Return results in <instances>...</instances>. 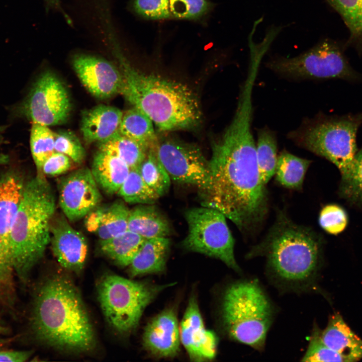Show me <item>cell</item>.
<instances>
[{"mask_svg": "<svg viewBox=\"0 0 362 362\" xmlns=\"http://www.w3.org/2000/svg\"><path fill=\"white\" fill-rule=\"evenodd\" d=\"M319 223L327 233L336 235L345 228L347 217L344 210L340 206L334 204L327 205L320 211Z\"/></svg>", "mask_w": 362, "mask_h": 362, "instance_id": "obj_38", "label": "cell"}, {"mask_svg": "<svg viewBox=\"0 0 362 362\" xmlns=\"http://www.w3.org/2000/svg\"><path fill=\"white\" fill-rule=\"evenodd\" d=\"M138 168L145 183L160 197L167 193L171 179L157 157L154 147L149 148Z\"/></svg>", "mask_w": 362, "mask_h": 362, "instance_id": "obj_32", "label": "cell"}, {"mask_svg": "<svg viewBox=\"0 0 362 362\" xmlns=\"http://www.w3.org/2000/svg\"><path fill=\"white\" fill-rule=\"evenodd\" d=\"M310 163V160L283 150L278 156L276 179L286 188L301 190Z\"/></svg>", "mask_w": 362, "mask_h": 362, "instance_id": "obj_27", "label": "cell"}, {"mask_svg": "<svg viewBox=\"0 0 362 362\" xmlns=\"http://www.w3.org/2000/svg\"><path fill=\"white\" fill-rule=\"evenodd\" d=\"M133 7L136 13L147 19L165 20L172 17L169 0H134Z\"/></svg>", "mask_w": 362, "mask_h": 362, "instance_id": "obj_39", "label": "cell"}, {"mask_svg": "<svg viewBox=\"0 0 362 362\" xmlns=\"http://www.w3.org/2000/svg\"><path fill=\"white\" fill-rule=\"evenodd\" d=\"M343 20L349 41L362 52V0H326Z\"/></svg>", "mask_w": 362, "mask_h": 362, "instance_id": "obj_30", "label": "cell"}, {"mask_svg": "<svg viewBox=\"0 0 362 362\" xmlns=\"http://www.w3.org/2000/svg\"><path fill=\"white\" fill-rule=\"evenodd\" d=\"M10 269L5 253L0 240V273Z\"/></svg>", "mask_w": 362, "mask_h": 362, "instance_id": "obj_42", "label": "cell"}, {"mask_svg": "<svg viewBox=\"0 0 362 362\" xmlns=\"http://www.w3.org/2000/svg\"><path fill=\"white\" fill-rule=\"evenodd\" d=\"M173 285L135 281L108 274L98 285V299L110 326L121 334H127L138 326L146 307L161 291Z\"/></svg>", "mask_w": 362, "mask_h": 362, "instance_id": "obj_8", "label": "cell"}, {"mask_svg": "<svg viewBox=\"0 0 362 362\" xmlns=\"http://www.w3.org/2000/svg\"><path fill=\"white\" fill-rule=\"evenodd\" d=\"M55 133L48 126L32 123L30 136V146L37 173H42L45 160L55 152Z\"/></svg>", "mask_w": 362, "mask_h": 362, "instance_id": "obj_33", "label": "cell"}, {"mask_svg": "<svg viewBox=\"0 0 362 362\" xmlns=\"http://www.w3.org/2000/svg\"><path fill=\"white\" fill-rule=\"evenodd\" d=\"M145 348L159 357H171L179 351L180 333L176 313L166 309L146 326L142 337Z\"/></svg>", "mask_w": 362, "mask_h": 362, "instance_id": "obj_17", "label": "cell"}, {"mask_svg": "<svg viewBox=\"0 0 362 362\" xmlns=\"http://www.w3.org/2000/svg\"><path fill=\"white\" fill-rule=\"evenodd\" d=\"M123 113L114 107L100 105L84 111L80 131L87 143L103 142L119 132Z\"/></svg>", "mask_w": 362, "mask_h": 362, "instance_id": "obj_20", "label": "cell"}, {"mask_svg": "<svg viewBox=\"0 0 362 362\" xmlns=\"http://www.w3.org/2000/svg\"><path fill=\"white\" fill-rule=\"evenodd\" d=\"M221 317L230 338L257 350L263 349L273 320L274 307L257 281H240L226 288Z\"/></svg>", "mask_w": 362, "mask_h": 362, "instance_id": "obj_6", "label": "cell"}, {"mask_svg": "<svg viewBox=\"0 0 362 362\" xmlns=\"http://www.w3.org/2000/svg\"><path fill=\"white\" fill-rule=\"evenodd\" d=\"M129 211L124 202L121 200L99 205L84 218V225L100 241L106 240L128 230Z\"/></svg>", "mask_w": 362, "mask_h": 362, "instance_id": "obj_18", "label": "cell"}, {"mask_svg": "<svg viewBox=\"0 0 362 362\" xmlns=\"http://www.w3.org/2000/svg\"><path fill=\"white\" fill-rule=\"evenodd\" d=\"M128 230L146 239L167 237L170 226L164 215L153 204H139L130 210Z\"/></svg>", "mask_w": 362, "mask_h": 362, "instance_id": "obj_24", "label": "cell"}, {"mask_svg": "<svg viewBox=\"0 0 362 362\" xmlns=\"http://www.w3.org/2000/svg\"><path fill=\"white\" fill-rule=\"evenodd\" d=\"M55 209L54 192L43 174L25 183L9 243L10 269L21 278L40 261L50 244Z\"/></svg>", "mask_w": 362, "mask_h": 362, "instance_id": "obj_5", "label": "cell"}, {"mask_svg": "<svg viewBox=\"0 0 362 362\" xmlns=\"http://www.w3.org/2000/svg\"><path fill=\"white\" fill-rule=\"evenodd\" d=\"M115 53L122 76L120 90L133 107L147 116L160 131L193 129L201 122L198 98L182 83L135 69L118 49Z\"/></svg>", "mask_w": 362, "mask_h": 362, "instance_id": "obj_4", "label": "cell"}, {"mask_svg": "<svg viewBox=\"0 0 362 362\" xmlns=\"http://www.w3.org/2000/svg\"><path fill=\"white\" fill-rule=\"evenodd\" d=\"M119 132L148 149L158 141L152 121L134 107L123 113Z\"/></svg>", "mask_w": 362, "mask_h": 362, "instance_id": "obj_26", "label": "cell"}, {"mask_svg": "<svg viewBox=\"0 0 362 362\" xmlns=\"http://www.w3.org/2000/svg\"><path fill=\"white\" fill-rule=\"evenodd\" d=\"M323 342L338 353L346 362L362 359V339L355 334L338 312L329 318L326 328L321 331Z\"/></svg>", "mask_w": 362, "mask_h": 362, "instance_id": "obj_21", "label": "cell"}, {"mask_svg": "<svg viewBox=\"0 0 362 362\" xmlns=\"http://www.w3.org/2000/svg\"><path fill=\"white\" fill-rule=\"evenodd\" d=\"M321 331L317 326H314L308 348L301 361H345L340 354L329 348L323 342L321 337Z\"/></svg>", "mask_w": 362, "mask_h": 362, "instance_id": "obj_35", "label": "cell"}, {"mask_svg": "<svg viewBox=\"0 0 362 362\" xmlns=\"http://www.w3.org/2000/svg\"><path fill=\"white\" fill-rule=\"evenodd\" d=\"M180 338L192 361L210 360L215 357L217 336L206 329L194 295L189 300L181 322Z\"/></svg>", "mask_w": 362, "mask_h": 362, "instance_id": "obj_15", "label": "cell"}, {"mask_svg": "<svg viewBox=\"0 0 362 362\" xmlns=\"http://www.w3.org/2000/svg\"><path fill=\"white\" fill-rule=\"evenodd\" d=\"M32 327L39 340L61 351L84 353L96 346L95 333L80 295L63 275H53L38 290Z\"/></svg>", "mask_w": 362, "mask_h": 362, "instance_id": "obj_3", "label": "cell"}, {"mask_svg": "<svg viewBox=\"0 0 362 362\" xmlns=\"http://www.w3.org/2000/svg\"><path fill=\"white\" fill-rule=\"evenodd\" d=\"M266 66L282 76L295 79L354 80L358 76L342 47L337 42L328 39L298 56L272 59L267 62Z\"/></svg>", "mask_w": 362, "mask_h": 362, "instance_id": "obj_9", "label": "cell"}, {"mask_svg": "<svg viewBox=\"0 0 362 362\" xmlns=\"http://www.w3.org/2000/svg\"><path fill=\"white\" fill-rule=\"evenodd\" d=\"M72 61L80 82L94 97L105 99L120 92L122 76L119 69L110 62L84 54H76Z\"/></svg>", "mask_w": 362, "mask_h": 362, "instance_id": "obj_14", "label": "cell"}, {"mask_svg": "<svg viewBox=\"0 0 362 362\" xmlns=\"http://www.w3.org/2000/svg\"><path fill=\"white\" fill-rule=\"evenodd\" d=\"M170 243L167 237L146 239L129 265L130 276L136 277L164 271Z\"/></svg>", "mask_w": 362, "mask_h": 362, "instance_id": "obj_23", "label": "cell"}, {"mask_svg": "<svg viewBox=\"0 0 362 362\" xmlns=\"http://www.w3.org/2000/svg\"><path fill=\"white\" fill-rule=\"evenodd\" d=\"M6 127L4 125H0V145L2 143L4 139L3 134L6 130Z\"/></svg>", "mask_w": 362, "mask_h": 362, "instance_id": "obj_43", "label": "cell"}, {"mask_svg": "<svg viewBox=\"0 0 362 362\" xmlns=\"http://www.w3.org/2000/svg\"><path fill=\"white\" fill-rule=\"evenodd\" d=\"M322 249L323 241L318 234L280 212L265 237L246 257H264L267 273L278 287L306 292L317 286Z\"/></svg>", "mask_w": 362, "mask_h": 362, "instance_id": "obj_2", "label": "cell"}, {"mask_svg": "<svg viewBox=\"0 0 362 362\" xmlns=\"http://www.w3.org/2000/svg\"><path fill=\"white\" fill-rule=\"evenodd\" d=\"M362 113L342 117L322 115L303 121L288 137L298 146L333 163L341 174L340 185L350 178L357 151L356 136Z\"/></svg>", "mask_w": 362, "mask_h": 362, "instance_id": "obj_7", "label": "cell"}, {"mask_svg": "<svg viewBox=\"0 0 362 362\" xmlns=\"http://www.w3.org/2000/svg\"><path fill=\"white\" fill-rule=\"evenodd\" d=\"M57 185L59 206L70 221L84 218L101 202L100 188L90 169L81 168L62 176Z\"/></svg>", "mask_w": 362, "mask_h": 362, "instance_id": "obj_13", "label": "cell"}, {"mask_svg": "<svg viewBox=\"0 0 362 362\" xmlns=\"http://www.w3.org/2000/svg\"><path fill=\"white\" fill-rule=\"evenodd\" d=\"M25 185L23 178L15 171H9L0 177V240L9 267L10 234Z\"/></svg>", "mask_w": 362, "mask_h": 362, "instance_id": "obj_19", "label": "cell"}, {"mask_svg": "<svg viewBox=\"0 0 362 362\" xmlns=\"http://www.w3.org/2000/svg\"><path fill=\"white\" fill-rule=\"evenodd\" d=\"M339 193L351 204L362 207V148L355 155L351 178L339 186Z\"/></svg>", "mask_w": 362, "mask_h": 362, "instance_id": "obj_34", "label": "cell"}, {"mask_svg": "<svg viewBox=\"0 0 362 362\" xmlns=\"http://www.w3.org/2000/svg\"><path fill=\"white\" fill-rule=\"evenodd\" d=\"M31 351H0V361L22 362L28 360Z\"/></svg>", "mask_w": 362, "mask_h": 362, "instance_id": "obj_41", "label": "cell"}, {"mask_svg": "<svg viewBox=\"0 0 362 362\" xmlns=\"http://www.w3.org/2000/svg\"><path fill=\"white\" fill-rule=\"evenodd\" d=\"M50 243L61 266L76 273L82 270L87 255V242L82 233L73 228L65 218L52 220Z\"/></svg>", "mask_w": 362, "mask_h": 362, "instance_id": "obj_16", "label": "cell"}, {"mask_svg": "<svg viewBox=\"0 0 362 362\" xmlns=\"http://www.w3.org/2000/svg\"><path fill=\"white\" fill-rule=\"evenodd\" d=\"M55 151L68 156L76 163H81L85 156V151L77 137L69 131L55 133Z\"/></svg>", "mask_w": 362, "mask_h": 362, "instance_id": "obj_37", "label": "cell"}, {"mask_svg": "<svg viewBox=\"0 0 362 362\" xmlns=\"http://www.w3.org/2000/svg\"><path fill=\"white\" fill-rule=\"evenodd\" d=\"M154 149L171 180L194 186L201 192L207 188L210 179L209 160L197 146L168 139L158 141Z\"/></svg>", "mask_w": 362, "mask_h": 362, "instance_id": "obj_12", "label": "cell"}, {"mask_svg": "<svg viewBox=\"0 0 362 362\" xmlns=\"http://www.w3.org/2000/svg\"><path fill=\"white\" fill-rule=\"evenodd\" d=\"M71 110L68 92L64 83L53 72L41 73L26 97L12 109L15 116L50 126L66 122Z\"/></svg>", "mask_w": 362, "mask_h": 362, "instance_id": "obj_11", "label": "cell"}, {"mask_svg": "<svg viewBox=\"0 0 362 362\" xmlns=\"http://www.w3.org/2000/svg\"><path fill=\"white\" fill-rule=\"evenodd\" d=\"M253 112L251 102H238L231 123L212 144L210 182L201 192L202 206L220 211L245 232L260 224L267 211L251 130Z\"/></svg>", "mask_w": 362, "mask_h": 362, "instance_id": "obj_1", "label": "cell"}, {"mask_svg": "<svg viewBox=\"0 0 362 362\" xmlns=\"http://www.w3.org/2000/svg\"><path fill=\"white\" fill-rule=\"evenodd\" d=\"M256 149L260 177L266 186L275 175L277 164L278 147L275 133L266 127L259 129Z\"/></svg>", "mask_w": 362, "mask_h": 362, "instance_id": "obj_28", "label": "cell"}, {"mask_svg": "<svg viewBox=\"0 0 362 362\" xmlns=\"http://www.w3.org/2000/svg\"><path fill=\"white\" fill-rule=\"evenodd\" d=\"M99 149L114 154L125 162L130 169L137 168L149 149L119 132L109 139L99 143Z\"/></svg>", "mask_w": 362, "mask_h": 362, "instance_id": "obj_29", "label": "cell"}, {"mask_svg": "<svg viewBox=\"0 0 362 362\" xmlns=\"http://www.w3.org/2000/svg\"><path fill=\"white\" fill-rule=\"evenodd\" d=\"M146 239L127 230L112 238L100 241L102 252L121 266H129Z\"/></svg>", "mask_w": 362, "mask_h": 362, "instance_id": "obj_25", "label": "cell"}, {"mask_svg": "<svg viewBox=\"0 0 362 362\" xmlns=\"http://www.w3.org/2000/svg\"><path fill=\"white\" fill-rule=\"evenodd\" d=\"M185 215L188 232L182 246L188 251L219 259L229 267L240 272L234 256L235 241L225 216L204 206L189 209Z\"/></svg>", "mask_w": 362, "mask_h": 362, "instance_id": "obj_10", "label": "cell"}, {"mask_svg": "<svg viewBox=\"0 0 362 362\" xmlns=\"http://www.w3.org/2000/svg\"><path fill=\"white\" fill-rule=\"evenodd\" d=\"M72 161L67 155L55 151L44 162L42 173L49 176H57L66 172L71 167Z\"/></svg>", "mask_w": 362, "mask_h": 362, "instance_id": "obj_40", "label": "cell"}, {"mask_svg": "<svg viewBox=\"0 0 362 362\" xmlns=\"http://www.w3.org/2000/svg\"><path fill=\"white\" fill-rule=\"evenodd\" d=\"M90 170L99 188L112 195L117 193L130 168L118 156L99 150L94 155Z\"/></svg>", "mask_w": 362, "mask_h": 362, "instance_id": "obj_22", "label": "cell"}, {"mask_svg": "<svg viewBox=\"0 0 362 362\" xmlns=\"http://www.w3.org/2000/svg\"><path fill=\"white\" fill-rule=\"evenodd\" d=\"M117 194L129 204H153L160 197L144 181L138 167L130 169Z\"/></svg>", "mask_w": 362, "mask_h": 362, "instance_id": "obj_31", "label": "cell"}, {"mask_svg": "<svg viewBox=\"0 0 362 362\" xmlns=\"http://www.w3.org/2000/svg\"><path fill=\"white\" fill-rule=\"evenodd\" d=\"M210 8L208 0H169L172 17L179 19H199L205 15Z\"/></svg>", "mask_w": 362, "mask_h": 362, "instance_id": "obj_36", "label": "cell"}]
</instances>
